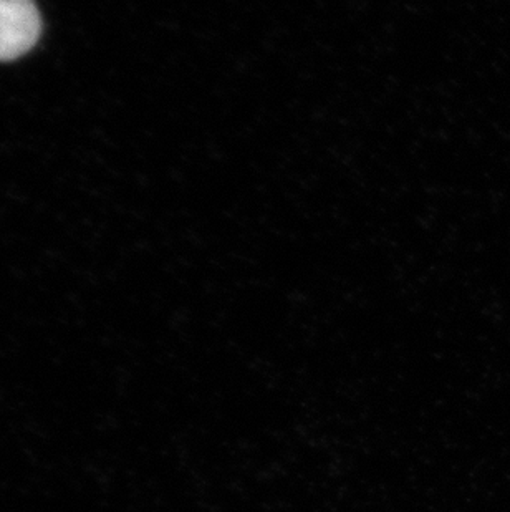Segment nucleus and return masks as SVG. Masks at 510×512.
Here are the masks:
<instances>
[{
  "label": "nucleus",
  "instance_id": "1",
  "mask_svg": "<svg viewBox=\"0 0 510 512\" xmlns=\"http://www.w3.org/2000/svg\"><path fill=\"white\" fill-rule=\"evenodd\" d=\"M42 19L34 0H0V62H12L34 49Z\"/></svg>",
  "mask_w": 510,
  "mask_h": 512
}]
</instances>
